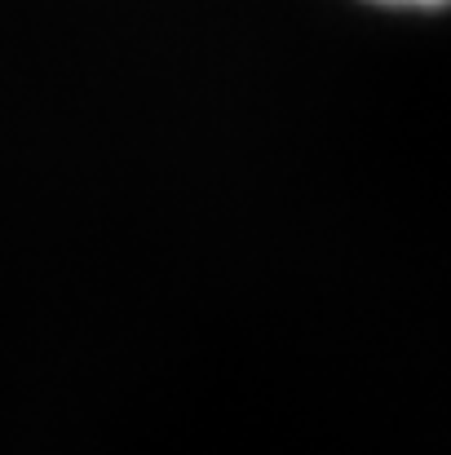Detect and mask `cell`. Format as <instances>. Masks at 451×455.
<instances>
[{
  "instance_id": "obj_1",
  "label": "cell",
  "mask_w": 451,
  "mask_h": 455,
  "mask_svg": "<svg viewBox=\"0 0 451 455\" xmlns=\"http://www.w3.org/2000/svg\"><path fill=\"white\" fill-rule=\"evenodd\" d=\"M372 4H390V9H443L451 0H372Z\"/></svg>"
}]
</instances>
